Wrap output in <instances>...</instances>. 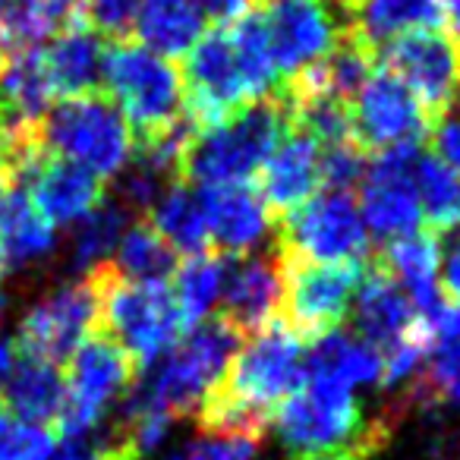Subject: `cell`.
<instances>
[{
    "label": "cell",
    "mask_w": 460,
    "mask_h": 460,
    "mask_svg": "<svg viewBox=\"0 0 460 460\" xmlns=\"http://www.w3.org/2000/svg\"><path fill=\"white\" fill-rule=\"evenodd\" d=\"M275 426L290 460H369L382 429L363 420L353 385L306 372V382L278 407Z\"/></svg>",
    "instance_id": "1"
},
{
    "label": "cell",
    "mask_w": 460,
    "mask_h": 460,
    "mask_svg": "<svg viewBox=\"0 0 460 460\" xmlns=\"http://www.w3.org/2000/svg\"><path fill=\"white\" fill-rule=\"evenodd\" d=\"M290 129L288 98H259L227 120L196 129L183 152L180 180L192 186L252 183Z\"/></svg>",
    "instance_id": "2"
},
{
    "label": "cell",
    "mask_w": 460,
    "mask_h": 460,
    "mask_svg": "<svg viewBox=\"0 0 460 460\" xmlns=\"http://www.w3.org/2000/svg\"><path fill=\"white\" fill-rule=\"evenodd\" d=\"M102 271V332L111 334L142 372L155 366L186 332L173 290L167 281H127L114 262H98Z\"/></svg>",
    "instance_id": "3"
},
{
    "label": "cell",
    "mask_w": 460,
    "mask_h": 460,
    "mask_svg": "<svg viewBox=\"0 0 460 460\" xmlns=\"http://www.w3.org/2000/svg\"><path fill=\"white\" fill-rule=\"evenodd\" d=\"M39 142L45 152L73 161L102 180L117 177L136 148L127 117L98 92L54 104L39 123Z\"/></svg>",
    "instance_id": "4"
},
{
    "label": "cell",
    "mask_w": 460,
    "mask_h": 460,
    "mask_svg": "<svg viewBox=\"0 0 460 460\" xmlns=\"http://www.w3.org/2000/svg\"><path fill=\"white\" fill-rule=\"evenodd\" d=\"M102 83L133 127L136 142L171 129L183 120V73L146 45H114L104 54Z\"/></svg>",
    "instance_id": "5"
},
{
    "label": "cell",
    "mask_w": 460,
    "mask_h": 460,
    "mask_svg": "<svg viewBox=\"0 0 460 460\" xmlns=\"http://www.w3.org/2000/svg\"><path fill=\"white\" fill-rule=\"evenodd\" d=\"M243 334L224 322L221 315H211L202 325L186 332L164 357L158 359L152 376L142 378L155 401L177 420V416H196L202 401L211 394L217 382L227 372L230 359L243 347Z\"/></svg>",
    "instance_id": "6"
},
{
    "label": "cell",
    "mask_w": 460,
    "mask_h": 460,
    "mask_svg": "<svg viewBox=\"0 0 460 460\" xmlns=\"http://www.w3.org/2000/svg\"><path fill=\"white\" fill-rule=\"evenodd\" d=\"M275 250L281 259L296 262H366L369 252V230L353 192L322 190L290 211L288 217L275 221Z\"/></svg>",
    "instance_id": "7"
},
{
    "label": "cell",
    "mask_w": 460,
    "mask_h": 460,
    "mask_svg": "<svg viewBox=\"0 0 460 460\" xmlns=\"http://www.w3.org/2000/svg\"><path fill=\"white\" fill-rule=\"evenodd\" d=\"M142 369L136 359L117 344L111 334L95 332L70 359H66V403L54 435L60 438H85L95 432L104 410L114 397L127 394L139 382Z\"/></svg>",
    "instance_id": "8"
},
{
    "label": "cell",
    "mask_w": 460,
    "mask_h": 460,
    "mask_svg": "<svg viewBox=\"0 0 460 460\" xmlns=\"http://www.w3.org/2000/svg\"><path fill=\"white\" fill-rule=\"evenodd\" d=\"M278 252V250H275ZM281 259V256H278ZM366 262H296L281 259V306L278 319L306 344L338 332L357 300Z\"/></svg>",
    "instance_id": "9"
},
{
    "label": "cell",
    "mask_w": 460,
    "mask_h": 460,
    "mask_svg": "<svg viewBox=\"0 0 460 460\" xmlns=\"http://www.w3.org/2000/svg\"><path fill=\"white\" fill-rule=\"evenodd\" d=\"M95 332H102V271L92 265L85 278L48 294L22 319L13 350L60 366Z\"/></svg>",
    "instance_id": "10"
},
{
    "label": "cell",
    "mask_w": 460,
    "mask_h": 460,
    "mask_svg": "<svg viewBox=\"0 0 460 460\" xmlns=\"http://www.w3.org/2000/svg\"><path fill=\"white\" fill-rule=\"evenodd\" d=\"M183 95L190 123L196 129L215 127L243 111L246 104L259 102L230 26L205 32L199 45L186 54Z\"/></svg>",
    "instance_id": "11"
},
{
    "label": "cell",
    "mask_w": 460,
    "mask_h": 460,
    "mask_svg": "<svg viewBox=\"0 0 460 460\" xmlns=\"http://www.w3.org/2000/svg\"><path fill=\"white\" fill-rule=\"evenodd\" d=\"M259 13L284 85L322 64L347 35V20L328 0H265Z\"/></svg>",
    "instance_id": "12"
},
{
    "label": "cell",
    "mask_w": 460,
    "mask_h": 460,
    "mask_svg": "<svg viewBox=\"0 0 460 460\" xmlns=\"http://www.w3.org/2000/svg\"><path fill=\"white\" fill-rule=\"evenodd\" d=\"M376 58H382L385 70L413 92L432 123H438L460 98V48L438 29L397 35L378 48Z\"/></svg>",
    "instance_id": "13"
},
{
    "label": "cell",
    "mask_w": 460,
    "mask_h": 460,
    "mask_svg": "<svg viewBox=\"0 0 460 460\" xmlns=\"http://www.w3.org/2000/svg\"><path fill=\"white\" fill-rule=\"evenodd\" d=\"M350 127L353 142L363 152H388L397 146H420L435 123L413 92L382 66L369 73L350 98Z\"/></svg>",
    "instance_id": "14"
},
{
    "label": "cell",
    "mask_w": 460,
    "mask_h": 460,
    "mask_svg": "<svg viewBox=\"0 0 460 460\" xmlns=\"http://www.w3.org/2000/svg\"><path fill=\"white\" fill-rule=\"evenodd\" d=\"M420 155V146H397L378 152L366 164L363 183H359V211H363L366 230H372L385 243L416 234L422 224L420 190H416Z\"/></svg>",
    "instance_id": "15"
},
{
    "label": "cell",
    "mask_w": 460,
    "mask_h": 460,
    "mask_svg": "<svg viewBox=\"0 0 460 460\" xmlns=\"http://www.w3.org/2000/svg\"><path fill=\"white\" fill-rule=\"evenodd\" d=\"M281 259L275 246L269 252H246L224 262L221 284V319L230 322L243 338L262 332L271 319H278L281 306Z\"/></svg>",
    "instance_id": "16"
},
{
    "label": "cell",
    "mask_w": 460,
    "mask_h": 460,
    "mask_svg": "<svg viewBox=\"0 0 460 460\" xmlns=\"http://www.w3.org/2000/svg\"><path fill=\"white\" fill-rule=\"evenodd\" d=\"M202 202L205 221H208L211 250L217 256H246L265 240L271 221L259 186L252 183H221V186H196Z\"/></svg>",
    "instance_id": "17"
},
{
    "label": "cell",
    "mask_w": 460,
    "mask_h": 460,
    "mask_svg": "<svg viewBox=\"0 0 460 460\" xmlns=\"http://www.w3.org/2000/svg\"><path fill=\"white\" fill-rule=\"evenodd\" d=\"M322 186V146L309 133L290 123L284 139L259 171V192L265 199L271 221L306 205Z\"/></svg>",
    "instance_id": "18"
},
{
    "label": "cell",
    "mask_w": 460,
    "mask_h": 460,
    "mask_svg": "<svg viewBox=\"0 0 460 460\" xmlns=\"http://www.w3.org/2000/svg\"><path fill=\"white\" fill-rule=\"evenodd\" d=\"M13 186H26L29 196L41 208V215L58 227V224L83 221L85 215L104 202V180L95 177L85 167L73 164L66 158H58L51 152H41L35 164L22 180Z\"/></svg>",
    "instance_id": "19"
},
{
    "label": "cell",
    "mask_w": 460,
    "mask_h": 460,
    "mask_svg": "<svg viewBox=\"0 0 460 460\" xmlns=\"http://www.w3.org/2000/svg\"><path fill=\"white\" fill-rule=\"evenodd\" d=\"M357 328L359 338L378 353L391 350L420 328V313L401 284L378 262L366 265V275L357 290Z\"/></svg>",
    "instance_id": "20"
},
{
    "label": "cell",
    "mask_w": 460,
    "mask_h": 460,
    "mask_svg": "<svg viewBox=\"0 0 460 460\" xmlns=\"http://www.w3.org/2000/svg\"><path fill=\"white\" fill-rule=\"evenodd\" d=\"M104 41L95 29L70 26L51 39L45 48H39L41 66L51 83V92L58 102L79 95H92L102 83L104 73Z\"/></svg>",
    "instance_id": "21"
},
{
    "label": "cell",
    "mask_w": 460,
    "mask_h": 460,
    "mask_svg": "<svg viewBox=\"0 0 460 460\" xmlns=\"http://www.w3.org/2000/svg\"><path fill=\"white\" fill-rule=\"evenodd\" d=\"M66 403V382L60 366L16 353L7 385L0 391V410L35 426L58 429Z\"/></svg>",
    "instance_id": "22"
},
{
    "label": "cell",
    "mask_w": 460,
    "mask_h": 460,
    "mask_svg": "<svg viewBox=\"0 0 460 460\" xmlns=\"http://www.w3.org/2000/svg\"><path fill=\"white\" fill-rule=\"evenodd\" d=\"M410 296L413 309L426 315L441 303L438 271H441V237L432 230H416L407 237L388 240L382 256L376 259Z\"/></svg>",
    "instance_id": "23"
},
{
    "label": "cell",
    "mask_w": 460,
    "mask_h": 460,
    "mask_svg": "<svg viewBox=\"0 0 460 460\" xmlns=\"http://www.w3.org/2000/svg\"><path fill=\"white\" fill-rule=\"evenodd\" d=\"M83 0H0V64L76 26Z\"/></svg>",
    "instance_id": "24"
},
{
    "label": "cell",
    "mask_w": 460,
    "mask_h": 460,
    "mask_svg": "<svg viewBox=\"0 0 460 460\" xmlns=\"http://www.w3.org/2000/svg\"><path fill=\"white\" fill-rule=\"evenodd\" d=\"M54 240V224L41 215L26 186H10L0 202V275L48 256Z\"/></svg>",
    "instance_id": "25"
},
{
    "label": "cell",
    "mask_w": 460,
    "mask_h": 460,
    "mask_svg": "<svg viewBox=\"0 0 460 460\" xmlns=\"http://www.w3.org/2000/svg\"><path fill=\"white\" fill-rule=\"evenodd\" d=\"M438 0H357L347 13V29L353 39L378 54V48L413 29H438Z\"/></svg>",
    "instance_id": "26"
},
{
    "label": "cell",
    "mask_w": 460,
    "mask_h": 460,
    "mask_svg": "<svg viewBox=\"0 0 460 460\" xmlns=\"http://www.w3.org/2000/svg\"><path fill=\"white\" fill-rule=\"evenodd\" d=\"M136 32L146 48L173 60L199 45L205 35V13L196 0H142Z\"/></svg>",
    "instance_id": "27"
},
{
    "label": "cell",
    "mask_w": 460,
    "mask_h": 460,
    "mask_svg": "<svg viewBox=\"0 0 460 460\" xmlns=\"http://www.w3.org/2000/svg\"><path fill=\"white\" fill-rule=\"evenodd\" d=\"M146 217L155 224L161 237L173 246L180 259L186 256H202V252H215L211 250V234H208V221H205L202 202H199V192L192 183H173L152 208L146 211Z\"/></svg>",
    "instance_id": "28"
},
{
    "label": "cell",
    "mask_w": 460,
    "mask_h": 460,
    "mask_svg": "<svg viewBox=\"0 0 460 460\" xmlns=\"http://www.w3.org/2000/svg\"><path fill=\"white\" fill-rule=\"evenodd\" d=\"M306 372L334 376L347 385H378L385 372V359L363 338L332 332L313 341V350L306 353Z\"/></svg>",
    "instance_id": "29"
},
{
    "label": "cell",
    "mask_w": 460,
    "mask_h": 460,
    "mask_svg": "<svg viewBox=\"0 0 460 460\" xmlns=\"http://www.w3.org/2000/svg\"><path fill=\"white\" fill-rule=\"evenodd\" d=\"M114 269L127 281H171L173 271L180 269V256L155 230V224L142 215L139 221L123 230Z\"/></svg>",
    "instance_id": "30"
},
{
    "label": "cell",
    "mask_w": 460,
    "mask_h": 460,
    "mask_svg": "<svg viewBox=\"0 0 460 460\" xmlns=\"http://www.w3.org/2000/svg\"><path fill=\"white\" fill-rule=\"evenodd\" d=\"M416 190H420L422 221L432 234L460 227V173L451 171L438 155H420L416 161Z\"/></svg>",
    "instance_id": "31"
},
{
    "label": "cell",
    "mask_w": 460,
    "mask_h": 460,
    "mask_svg": "<svg viewBox=\"0 0 460 460\" xmlns=\"http://www.w3.org/2000/svg\"><path fill=\"white\" fill-rule=\"evenodd\" d=\"M224 262H227V259H221L217 252H202V256L180 259V269L173 271L171 290L190 328H196L199 322L208 315V309L215 306L217 296H221Z\"/></svg>",
    "instance_id": "32"
},
{
    "label": "cell",
    "mask_w": 460,
    "mask_h": 460,
    "mask_svg": "<svg viewBox=\"0 0 460 460\" xmlns=\"http://www.w3.org/2000/svg\"><path fill=\"white\" fill-rule=\"evenodd\" d=\"M123 230H127V211L120 205L102 202L92 215H85L79 221L76 240H73V259H76V265H83L89 271L92 265L104 262L108 252L120 243Z\"/></svg>",
    "instance_id": "33"
},
{
    "label": "cell",
    "mask_w": 460,
    "mask_h": 460,
    "mask_svg": "<svg viewBox=\"0 0 460 460\" xmlns=\"http://www.w3.org/2000/svg\"><path fill=\"white\" fill-rule=\"evenodd\" d=\"M416 394L429 403H460V341H445L429 350L426 369L416 378Z\"/></svg>",
    "instance_id": "34"
},
{
    "label": "cell",
    "mask_w": 460,
    "mask_h": 460,
    "mask_svg": "<svg viewBox=\"0 0 460 460\" xmlns=\"http://www.w3.org/2000/svg\"><path fill=\"white\" fill-rule=\"evenodd\" d=\"M58 447V435L48 426L16 420L0 410V460H48Z\"/></svg>",
    "instance_id": "35"
},
{
    "label": "cell",
    "mask_w": 460,
    "mask_h": 460,
    "mask_svg": "<svg viewBox=\"0 0 460 460\" xmlns=\"http://www.w3.org/2000/svg\"><path fill=\"white\" fill-rule=\"evenodd\" d=\"M363 173H366V152L357 142L322 148V183L328 190L350 192L357 183H363Z\"/></svg>",
    "instance_id": "36"
},
{
    "label": "cell",
    "mask_w": 460,
    "mask_h": 460,
    "mask_svg": "<svg viewBox=\"0 0 460 460\" xmlns=\"http://www.w3.org/2000/svg\"><path fill=\"white\" fill-rule=\"evenodd\" d=\"M92 29L108 39H123L136 29L142 0H83Z\"/></svg>",
    "instance_id": "37"
},
{
    "label": "cell",
    "mask_w": 460,
    "mask_h": 460,
    "mask_svg": "<svg viewBox=\"0 0 460 460\" xmlns=\"http://www.w3.org/2000/svg\"><path fill=\"white\" fill-rule=\"evenodd\" d=\"M422 328H426L429 341L435 344H445V341H460V306L447 303L441 296V303L435 309H429L426 315H420Z\"/></svg>",
    "instance_id": "38"
},
{
    "label": "cell",
    "mask_w": 460,
    "mask_h": 460,
    "mask_svg": "<svg viewBox=\"0 0 460 460\" xmlns=\"http://www.w3.org/2000/svg\"><path fill=\"white\" fill-rule=\"evenodd\" d=\"M429 136H432L435 155H438L451 171L460 173V117H441Z\"/></svg>",
    "instance_id": "39"
},
{
    "label": "cell",
    "mask_w": 460,
    "mask_h": 460,
    "mask_svg": "<svg viewBox=\"0 0 460 460\" xmlns=\"http://www.w3.org/2000/svg\"><path fill=\"white\" fill-rule=\"evenodd\" d=\"M199 10L205 13V20H217V22H237L243 13H250L252 0H196Z\"/></svg>",
    "instance_id": "40"
},
{
    "label": "cell",
    "mask_w": 460,
    "mask_h": 460,
    "mask_svg": "<svg viewBox=\"0 0 460 460\" xmlns=\"http://www.w3.org/2000/svg\"><path fill=\"white\" fill-rule=\"evenodd\" d=\"M441 290H445V300L460 306V240L454 243V250L447 252L445 262V278H441Z\"/></svg>",
    "instance_id": "41"
},
{
    "label": "cell",
    "mask_w": 460,
    "mask_h": 460,
    "mask_svg": "<svg viewBox=\"0 0 460 460\" xmlns=\"http://www.w3.org/2000/svg\"><path fill=\"white\" fill-rule=\"evenodd\" d=\"M48 460H92L89 457V435H85V438H60Z\"/></svg>",
    "instance_id": "42"
},
{
    "label": "cell",
    "mask_w": 460,
    "mask_h": 460,
    "mask_svg": "<svg viewBox=\"0 0 460 460\" xmlns=\"http://www.w3.org/2000/svg\"><path fill=\"white\" fill-rule=\"evenodd\" d=\"M441 4V22L447 26V39L460 48V0H438Z\"/></svg>",
    "instance_id": "43"
},
{
    "label": "cell",
    "mask_w": 460,
    "mask_h": 460,
    "mask_svg": "<svg viewBox=\"0 0 460 460\" xmlns=\"http://www.w3.org/2000/svg\"><path fill=\"white\" fill-rule=\"evenodd\" d=\"M13 357H16L13 344H7V341H0V391H4L10 369H13Z\"/></svg>",
    "instance_id": "44"
},
{
    "label": "cell",
    "mask_w": 460,
    "mask_h": 460,
    "mask_svg": "<svg viewBox=\"0 0 460 460\" xmlns=\"http://www.w3.org/2000/svg\"><path fill=\"white\" fill-rule=\"evenodd\" d=\"M10 186H13V171H10L7 155L0 152V202H4V196L10 192Z\"/></svg>",
    "instance_id": "45"
},
{
    "label": "cell",
    "mask_w": 460,
    "mask_h": 460,
    "mask_svg": "<svg viewBox=\"0 0 460 460\" xmlns=\"http://www.w3.org/2000/svg\"><path fill=\"white\" fill-rule=\"evenodd\" d=\"M328 4H332V7L338 10V13L347 20V13H350V7H353V4H357V0H328Z\"/></svg>",
    "instance_id": "46"
},
{
    "label": "cell",
    "mask_w": 460,
    "mask_h": 460,
    "mask_svg": "<svg viewBox=\"0 0 460 460\" xmlns=\"http://www.w3.org/2000/svg\"><path fill=\"white\" fill-rule=\"evenodd\" d=\"M0 313H4V296H0Z\"/></svg>",
    "instance_id": "47"
},
{
    "label": "cell",
    "mask_w": 460,
    "mask_h": 460,
    "mask_svg": "<svg viewBox=\"0 0 460 460\" xmlns=\"http://www.w3.org/2000/svg\"><path fill=\"white\" fill-rule=\"evenodd\" d=\"M173 460H183V457H180V454H177V457H173Z\"/></svg>",
    "instance_id": "48"
}]
</instances>
